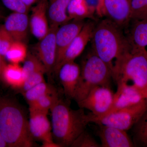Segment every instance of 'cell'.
Instances as JSON below:
<instances>
[{
  "mask_svg": "<svg viewBox=\"0 0 147 147\" xmlns=\"http://www.w3.org/2000/svg\"><path fill=\"white\" fill-rule=\"evenodd\" d=\"M117 84L132 82V85L147 98L146 48H131L115 59L112 71Z\"/></svg>",
  "mask_w": 147,
  "mask_h": 147,
  "instance_id": "4",
  "label": "cell"
},
{
  "mask_svg": "<svg viewBox=\"0 0 147 147\" xmlns=\"http://www.w3.org/2000/svg\"><path fill=\"white\" fill-rule=\"evenodd\" d=\"M115 93L110 87L98 86L90 91L83 100L77 103L79 108L90 110L95 119L106 115L113 105ZM94 119V120H95Z\"/></svg>",
  "mask_w": 147,
  "mask_h": 147,
  "instance_id": "7",
  "label": "cell"
},
{
  "mask_svg": "<svg viewBox=\"0 0 147 147\" xmlns=\"http://www.w3.org/2000/svg\"><path fill=\"white\" fill-rule=\"evenodd\" d=\"M96 124V133L100 138L101 147H135L126 131L101 124Z\"/></svg>",
  "mask_w": 147,
  "mask_h": 147,
  "instance_id": "12",
  "label": "cell"
},
{
  "mask_svg": "<svg viewBox=\"0 0 147 147\" xmlns=\"http://www.w3.org/2000/svg\"><path fill=\"white\" fill-rule=\"evenodd\" d=\"M91 40L93 52L112 71L113 60L131 48L123 29L107 18L96 24Z\"/></svg>",
  "mask_w": 147,
  "mask_h": 147,
  "instance_id": "3",
  "label": "cell"
},
{
  "mask_svg": "<svg viewBox=\"0 0 147 147\" xmlns=\"http://www.w3.org/2000/svg\"><path fill=\"white\" fill-rule=\"evenodd\" d=\"M99 4L96 11V14L100 17L104 16V0H98Z\"/></svg>",
  "mask_w": 147,
  "mask_h": 147,
  "instance_id": "33",
  "label": "cell"
},
{
  "mask_svg": "<svg viewBox=\"0 0 147 147\" xmlns=\"http://www.w3.org/2000/svg\"><path fill=\"white\" fill-rule=\"evenodd\" d=\"M1 1L6 7L13 12L27 13L30 9L21 0H1Z\"/></svg>",
  "mask_w": 147,
  "mask_h": 147,
  "instance_id": "31",
  "label": "cell"
},
{
  "mask_svg": "<svg viewBox=\"0 0 147 147\" xmlns=\"http://www.w3.org/2000/svg\"><path fill=\"white\" fill-rule=\"evenodd\" d=\"M67 13L71 20L92 19L94 14L89 8L85 0H71L67 7Z\"/></svg>",
  "mask_w": 147,
  "mask_h": 147,
  "instance_id": "21",
  "label": "cell"
},
{
  "mask_svg": "<svg viewBox=\"0 0 147 147\" xmlns=\"http://www.w3.org/2000/svg\"><path fill=\"white\" fill-rule=\"evenodd\" d=\"M50 110L53 139L61 147H71L95 118L92 113L86 114L84 108L72 109L68 101L59 98Z\"/></svg>",
  "mask_w": 147,
  "mask_h": 147,
  "instance_id": "1",
  "label": "cell"
},
{
  "mask_svg": "<svg viewBox=\"0 0 147 147\" xmlns=\"http://www.w3.org/2000/svg\"><path fill=\"white\" fill-rule=\"evenodd\" d=\"M146 147H147V144L146 146Z\"/></svg>",
  "mask_w": 147,
  "mask_h": 147,
  "instance_id": "38",
  "label": "cell"
},
{
  "mask_svg": "<svg viewBox=\"0 0 147 147\" xmlns=\"http://www.w3.org/2000/svg\"><path fill=\"white\" fill-rule=\"evenodd\" d=\"M29 111V129L34 139L42 142L54 141L52 125L47 118V114L31 109Z\"/></svg>",
  "mask_w": 147,
  "mask_h": 147,
  "instance_id": "15",
  "label": "cell"
},
{
  "mask_svg": "<svg viewBox=\"0 0 147 147\" xmlns=\"http://www.w3.org/2000/svg\"><path fill=\"white\" fill-rule=\"evenodd\" d=\"M134 146L146 147L147 144V110L132 127Z\"/></svg>",
  "mask_w": 147,
  "mask_h": 147,
  "instance_id": "23",
  "label": "cell"
},
{
  "mask_svg": "<svg viewBox=\"0 0 147 147\" xmlns=\"http://www.w3.org/2000/svg\"><path fill=\"white\" fill-rule=\"evenodd\" d=\"M55 91H56L53 87L45 82L38 84L22 94L29 104L36 101L46 94Z\"/></svg>",
  "mask_w": 147,
  "mask_h": 147,
  "instance_id": "25",
  "label": "cell"
},
{
  "mask_svg": "<svg viewBox=\"0 0 147 147\" xmlns=\"http://www.w3.org/2000/svg\"><path fill=\"white\" fill-rule=\"evenodd\" d=\"M126 36L131 48H146L147 46V19L130 21Z\"/></svg>",
  "mask_w": 147,
  "mask_h": 147,
  "instance_id": "19",
  "label": "cell"
},
{
  "mask_svg": "<svg viewBox=\"0 0 147 147\" xmlns=\"http://www.w3.org/2000/svg\"><path fill=\"white\" fill-rule=\"evenodd\" d=\"M22 68L26 79L30 74L37 71H42L46 74L45 67L36 55L28 53Z\"/></svg>",
  "mask_w": 147,
  "mask_h": 147,
  "instance_id": "26",
  "label": "cell"
},
{
  "mask_svg": "<svg viewBox=\"0 0 147 147\" xmlns=\"http://www.w3.org/2000/svg\"><path fill=\"white\" fill-rule=\"evenodd\" d=\"M59 27L50 26L47 34L36 45V56L44 65L48 75L54 72L57 56L56 33Z\"/></svg>",
  "mask_w": 147,
  "mask_h": 147,
  "instance_id": "9",
  "label": "cell"
},
{
  "mask_svg": "<svg viewBox=\"0 0 147 147\" xmlns=\"http://www.w3.org/2000/svg\"><path fill=\"white\" fill-rule=\"evenodd\" d=\"M71 147H101V146L88 131L85 130L74 140Z\"/></svg>",
  "mask_w": 147,
  "mask_h": 147,
  "instance_id": "28",
  "label": "cell"
},
{
  "mask_svg": "<svg viewBox=\"0 0 147 147\" xmlns=\"http://www.w3.org/2000/svg\"><path fill=\"white\" fill-rule=\"evenodd\" d=\"M130 18L131 21L147 19V0H131Z\"/></svg>",
  "mask_w": 147,
  "mask_h": 147,
  "instance_id": "27",
  "label": "cell"
},
{
  "mask_svg": "<svg viewBox=\"0 0 147 147\" xmlns=\"http://www.w3.org/2000/svg\"><path fill=\"white\" fill-rule=\"evenodd\" d=\"M96 24L93 21L85 23L81 31L75 37L64 54L55 72V74L57 75L60 68L63 64L69 62L74 61L82 54L91 39Z\"/></svg>",
  "mask_w": 147,
  "mask_h": 147,
  "instance_id": "10",
  "label": "cell"
},
{
  "mask_svg": "<svg viewBox=\"0 0 147 147\" xmlns=\"http://www.w3.org/2000/svg\"><path fill=\"white\" fill-rule=\"evenodd\" d=\"M117 86L113 105L107 115L135 105L147 98L132 84L122 83L117 84Z\"/></svg>",
  "mask_w": 147,
  "mask_h": 147,
  "instance_id": "13",
  "label": "cell"
},
{
  "mask_svg": "<svg viewBox=\"0 0 147 147\" xmlns=\"http://www.w3.org/2000/svg\"><path fill=\"white\" fill-rule=\"evenodd\" d=\"M81 74V67L74 61L65 63L57 75L63 88L64 93L69 99L74 98Z\"/></svg>",
  "mask_w": 147,
  "mask_h": 147,
  "instance_id": "16",
  "label": "cell"
},
{
  "mask_svg": "<svg viewBox=\"0 0 147 147\" xmlns=\"http://www.w3.org/2000/svg\"><path fill=\"white\" fill-rule=\"evenodd\" d=\"M112 70L92 50L82 62L79 83L74 100L77 103L86 96L90 91L98 86L111 88Z\"/></svg>",
  "mask_w": 147,
  "mask_h": 147,
  "instance_id": "5",
  "label": "cell"
},
{
  "mask_svg": "<svg viewBox=\"0 0 147 147\" xmlns=\"http://www.w3.org/2000/svg\"><path fill=\"white\" fill-rule=\"evenodd\" d=\"M104 16L123 29L131 21V0H104Z\"/></svg>",
  "mask_w": 147,
  "mask_h": 147,
  "instance_id": "11",
  "label": "cell"
},
{
  "mask_svg": "<svg viewBox=\"0 0 147 147\" xmlns=\"http://www.w3.org/2000/svg\"><path fill=\"white\" fill-rule=\"evenodd\" d=\"M41 147H61L60 145L54 141L42 142Z\"/></svg>",
  "mask_w": 147,
  "mask_h": 147,
  "instance_id": "34",
  "label": "cell"
},
{
  "mask_svg": "<svg viewBox=\"0 0 147 147\" xmlns=\"http://www.w3.org/2000/svg\"><path fill=\"white\" fill-rule=\"evenodd\" d=\"M0 134L7 147L34 146L24 111L15 100L5 96H0Z\"/></svg>",
  "mask_w": 147,
  "mask_h": 147,
  "instance_id": "2",
  "label": "cell"
},
{
  "mask_svg": "<svg viewBox=\"0 0 147 147\" xmlns=\"http://www.w3.org/2000/svg\"><path fill=\"white\" fill-rule=\"evenodd\" d=\"M42 71H37L27 76L19 91L23 94L32 88L42 82H45L44 74Z\"/></svg>",
  "mask_w": 147,
  "mask_h": 147,
  "instance_id": "29",
  "label": "cell"
},
{
  "mask_svg": "<svg viewBox=\"0 0 147 147\" xmlns=\"http://www.w3.org/2000/svg\"><path fill=\"white\" fill-rule=\"evenodd\" d=\"M26 79L22 67L17 64H7L4 69L2 81L15 89L19 90Z\"/></svg>",
  "mask_w": 147,
  "mask_h": 147,
  "instance_id": "20",
  "label": "cell"
},
{
  "mask_svg": "<svg viewBox=\"0 0 147 147\" xmlns=\"http://www.w3.org/2000/svg\"><path fill=\"white\" fill-rule=\"evenodd\" d=\"M59 98L56 91L46 94L34 102L29 104V109L43 112L47 114L48 111L53 108Z\"/></svg>",
  "mask_w": 147,
  "mask_h": 147,
  "instance_id": "24",
  "label": "cell"
},
{
  "mask_svg": "<svg viewBox=\"0 0 147 147\" xmlns=\"http://www.w3.org/2000/svg\"><path fill=\"white\" fill-rule=\"evenodd\" d=\"M71 0H48L47 16L50 26L59 27L71 21L67 13Z\"/></svg>",
  "mask_w": 147,
  "mask_h": 147,
  "instance_id": "18",
  "label": "cell"
},
{
  "mask_svg": "<svg viewBox=\"0 0 147 147\" xmlns=\"http://www.w3.org/2000/svg\"><path fill=\"white\" fill-rule=\"evenodd\" d=\"M147 110V98L135 105L95 119L94 123L113 127L127 131L133 127Z\"/></svg>",
  "mask_w": 147,
  "mask_h": 147,
  "instance_id": "6",
  "label": "cell"
},
{
  "mask_svg": "<svg viewBox=\"0 0 147 147\" xmlns=\"http://www.w3.org/2000/svg\"><path fill=\"white\" fill-rule=\"evenodd\" d=\"M1 17H2V11L0 8V19L1 18Z\"/></svg>",
  "mask_w": 147,
  "mask_h": 147,
  "instance_id": "37",
  "label": "cell"
},
{
  "mask_svg": "<svg viewBox=\"0 0 147 147\" xmlns=\"http://www.w3.org/2000/svg\"><path fill=\"white\" fill-rule=\"evenodd\" d=\"M27 7L30 8L38 0H21Z\"/></svg>",
  "mask_w": 147,
  "mask_h": 147,
  "instance_id": "35",
  "label": "cell"
},
{
  "mask_svg": "<svg viewBox=\"0 0 147 147\" xmlns=\"http://www.w3.org/2000/svg\"><path fill=\"white\" fill-rule=\"evenodd\" d=\"M3 26L14 40L26 43L30 28L27 13L12 12L6 18Z\"/></svg>",
  "mask_w": 147,
  "mask_h": 147,
  "instance_id": "17",
  "label": "cell"
},
{
  "mask_svg": "<svg viewBox=\"0 0 147 147\" xmlns=\"http://www.w3.org/2000/svg\"><path fill=\"white\" fill-rule=\"evenodd\" d=\"M28 54L26 43L14 40L7 51L5 57L10 63L19 64L24 63Z\"/></svg>",
  "mask_w": 147,
  "mask_h": 147,
  "instance_id": "22",
  "label": "cell"
},
{
  "mask_svg": "<svg viewBox=\"0 0 147 147\" xmlns=\"http://www.w3.org/2000/svg\"><path fill=\"white\" fill-rule=\"evenodd\" d=\"M5 58L4 56L0 54V81H2V77L4 69L7 64L6 63Z\"/></svg>",
  "mask_w": 147,
  "mask_h": 147,
  "instance_id": "32",
  "label": "cell"
},
{
  "mask_svg": "<svg viewBox=\"0 0 147 147\" xmlns=\"http://www.w3.org/2000/svg\"><path fill=\"white\" fill-rule=\"evenodd\" d=\"M7 147L6 143L4 140L2 136L0 134V147Z\"/></svg>",
  "mask_w": 147,
  "mask_h": 147,
  "instance_id": "36",
  "label": "cell"
},
{
  "mask_svg": "<svg viewBox=\"0 0 147 147\" xmlns=\"http://www.w3.org/2000/svg\"><path fill=\"white\" fill-rule=\"evenodd\" d=\"M14 41L3 25L0 26V54L5 57L7 51Z\"/></svg>",
  "mask_w": 147,
  "mask_h": 147,
  "instance_id": "30",
  "label": "cell"
},
{
  "mask_svg": "<svg viewBox=\"0 0 147 147\" xmlns=\"http://www.w3.org/2000/svg\"><path fill=\"white\" fill-rule=\"evenodd\" d=\"M86 22L84 20H72L58 28L56 33L57 56L54 72H56L64 54Z\"/></svg>",
  "mask_w": 147,
  "mask_h": 147,
  "instance_id": "8",
  "label": "cell"
},
{
  "mask_svg": "<svg viewBox=\"0 0 147 147\" xmlns=\"http://www.w3.org/2000/svg\"><path fill=\"white\" fill-rule=\"evenodd\" d=\"M48 0H38L32 8L29 26L32 34L38 40L45 36L50 30L47 16Z\"/></svg>",
  "mask_w": 147,
  "mask_h": 147,
  "instance_id": "14",
  "label": "cell"
}]
</instances>
